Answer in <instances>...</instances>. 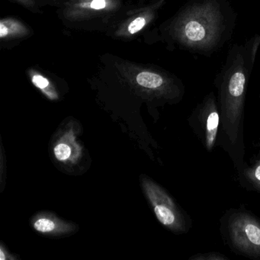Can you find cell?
<instances>
[{"instance_id":"cell-1","label":"cell","mask_w":260,"mask_h":260,"mask_svg":"<svg viewBox=\"0 0 260 260\" xmlns=\"http://www.w3.org/2000/svg\"><path fill=\"white\" fill-rule=\"evenodd\" d=\"M236 15L228 0H189L175 23V36L190 53L211 55L230 39Z\"/></svg>"},{"instance_id":"cell-2","label":"cell","mask_w":260,"mask_h":260,"mask_svg":"<svg viewBox=\"0 0 260 260\" xmlns=\"http://www.w3.org/2000/svg\"><path fill=\"white\" fill-rule=\"evenodd\" d=\"M225 244L237 255L260 260V218L245 208H231L220 219Z\"/></svg>"},{"instance_id":"cell-3","label":"cell","mask_w":260,"mask_h":260,"mask_svg":"<svg viewBox=\"0 0 260 260\" xmlns=\"http://www.w3.org/2000/svg\"><path fill=\"white\" fill-rule=\"evenodd\" d=\"M188 122L205 150L212 152L217 144L220 127V114L214 92L207 94L198 103L188 117Z\"/></svg>"},{"instance_id":"cell-4","label":"cell","mask_w":260,"mask_h":260,"mask_svg":"<svg viewBox=\"0 0 260 260\" xmlns=\"http://www.w3.org/2000/svg\"><path fill=\"white\" fill-rule=\"evenodd\" d=\"M148 192L156 218L162 225L177 234H187L191 230V217L160 187L151 184Z\"/></svg>"},{"instance_id":"cell-5","label":"cell","mask_w":260,"mask_h":260,"mask_svg":"<svg viewBox=\"0 0 260 260\" xmlns=\"http://www.w3.org/2000/svg\"><path fill=\"white\" fill-rule=\"evenodd\" d=\"M237 174L243 188L260 194V153L255 156L250 164L245 162Z\"/></svg>"},{"instance_id":"cell-6","label":"cell","mask_w":260,"mask_h":260,"mask_svg":"<svg viewBox=\"0 0 260 260\" xmlns=\"http://www.w3.org/2000/svg\"><path fill=\"white\" fill-rule=\"evenodd\" d=\"M137 82L140 86L148 89H156L167 87H183L180 83L167 85V79L154 73L142 72L137 77Z\"/></svg>"},{"instance_id":"cell-7","label":"cell","mask_w":260,"mask_h":260,"mask_svg":"<svg viewBox=\"0 0 260 260\" xmlns=\"http://www.w3.org/2000/svg\"><path fill=\"white\" fill-rule=\"evenodd\" d=\"M229 258L224 254L219 252H208L197 253L191 255L189 260H228Z\"/></svg>"},{"instance_id":"cell-8","label":"cell","mask_w":260,"mask_h":260,"mask_svg":"<svg viewBox=\"0 0 260 260\" xmlns=\"http://www.w3.org/2000/svg\"><path fill=\"white\" fill-rule=\"evenodd\" d=\"M34 228L39 232L48 233L54 231L55 228V223L50 219L41 218L36 220V223H34Z\"/></svg>"},{"instance_id":"cell-9","label":"cell","mask_w":260,"mask_h":260,"mask_svg":"<svg viewBox=\"0 0 260 260\" xmlns=\"http://www.w3.org/2000/svg\"><path fill=\"white\" fill-rule=\"evenodd\" d=\"M54 154L60 161H65L69 159L71 155V149L66 144H59L54 147Z\"/></svg>"},{"instance_id":"cell-10","label":"cell","mask_w":260,"mask_h":260,"mask_svg":"<svg viewBox=\"0 0 260 260\" xmlns=\"http://www.w3.org/2000/svg\"><path fill=\"white\" fill-rule=\"evenodd\" d=\"M146 20L144 18H137L132 23L129 25L128 31L131 34H135L140 30L142 29L143 27L145 25Z\"/></svg>"},{"instance_id":"cell-11","label":"cell","mask_w":260,"mask_h":260,"mask_svg":"<svg viewBox=\"0 0 260 260\" xmlns=\"http://www.w3.org/2000/svg\"><path fill=\"white\" fill-rule=\"evenodd\" d=\"M33 82L38 87L41 88V89H45L49 85L48 80L44 77H41V76H35L33 77Z\"/></svg>"},{"instance_id":"cell-12","label":"cell","mask_w":260,"mask_h":260,"mask_svg":"<svg viewBox=\"0 0 260 260\" xmlns=\"http://www.w3.org/2000/svg\"><path fill=\"white\" fill-rule=\"evenodd\" d=\"M91 7L94 10H102L106 7V1L105 0H93Z\"/></svg>"},{"instance_id":"cell-13","label":"cell","mask_w":260,"mask_h":260,"mask_svg":"<svg viewBox=\"0 0 260 260\" xmlns=\"http://www.w3.org/2000/svg\"><path fill=\"white\" fill-rule=\"evenodd\" d=\"M7 34H8V28L4 24H1L0 25V37L4 38Z\"/></svg>"},{"instance_id":"cell-14","label":"cell","mask_w":260,"mask_h":260,"mask_svg":"<svg viewBox=\"0 0 260 260\" xmlns=\"http://www.w3.org/2000/svg\"><path fill=\"white\" fill-rule=\"evenodd\" d=\"M5 258L6 257L5 255H4V251H3L2 249H1V250H0V259L4 260L5 259Z\"/></svg>"},{"instance_id":"cell-15","label":"cell","mask_w":260,"mask_h":260,"mask_svg":"<svg viewBox=\"0 0 260 260\" xmlns=\"http://www.w3.org/2000/svg\"><path fill=\"white\" fill-rule=\"evenodd\" d=\"M257 147H258L260 148V137L259 138H258V143H257Z\"/></svg>"}]
</instances>
